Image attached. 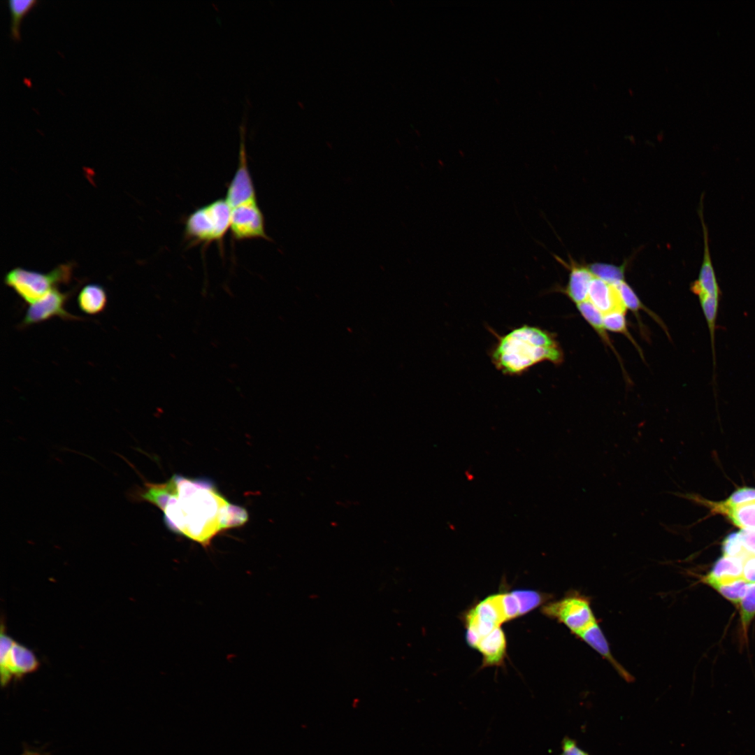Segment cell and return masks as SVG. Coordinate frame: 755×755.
Here are the masks:
<instances>
[{"label": "cell", "mask_w": 755, "mask_h": 755, "mask_svg": "<svg viewBox=\"0 0 755 755\" xmlns=\"http://www.w3.org/2000/svg\"><path fill=\"white\" fill-rule=\"evenodd\" d=\"M152 505L163 512L171 531L203 547L220 533L241 526L248 519L246 510L229 502L211 481L180 475L157 483Z\"/></svg>", "instance_id": "cell-1"}, {"label": "cell", "mask_w": 755, "mask_h": 755, "mask_svg": "<svg viewBox=\"0 0 755 755\" xmlns=\"http://www.w3.org/2000/svg\"><path fill=\"white\" fill-rule=\"evenodd\" d=\"M496 337L489 355L503 375L519 376L540 362L563 361V352L554 334L538 326L524 324Z\"/></svg>", "instance_id": "cell-2"}, {"label": "cell", "mask_w": 755, "mask_h": 755, "mask_svg": "<svg viewBox=\"0 0 755 755\" xmlns=\"http://www.w3.org/2000/svg\"><path fill=\"white\" fill-rule=\"evenodd\" d=\"M231 217V209L224 198L200 206L185 218V240L190 245L222 242L230 230Z\"/></svg>", "instance_id": "cell-3"}, {"label": "cell", "mask_w": 755, "mask_h": 755, "mask_svg": "<svg viewBox=\"0 0 755 755\" xmlns=\"http://www.w3.org/2000/svg\"><path fill=\"white\" fill-rule=\"evenodd\" d=\"M71 274V264H60L48 273L16 267L5 275L4 282L22 300L31 304L59 284L69 282Z\"/></svg>", "instance_id": "cell-4"}, {"label": "cell", "mask_w": 755, "mask_h": 755, "mask_svg": "<svg viewBox=\"0 0 755 755\" xmlns=\"http://www.w3.org/2000/svg\"><path fill=\"white\" fill-rule=\"evenodd\" d=\"M542 612L565 625L577 638L598 624L589 599L576 591L547 603L542 607Z\"/></svg>", "instance_id": "cell-5"}, {"label": "cell", "mask_w": 755, "mask_h": 755, "mask_svg": "<svg viewBox=\"0 0 755 755\" xmlns=\"http://www.w3.org/2000/svg\"><path fill=\"white\" fill-rule=\"evenodd\" d=\"M466 641L475 648L480 640L506 621L502 594H494L480 601L466 614Z\"/></svg>", "instance_id": "cell-6"}, {"label": "cell", "mask_w": 755, "mask_h": 755, "mask_svg": "<svg viewBox=\"0 0 755 755\" xmlns=\"http://www.w3.org/2000/svg\"><path fill=\"white\" fill-rule=\"evenodd\" d=\"M4 626L1 629L0 670L1 681L6 685L13 678H19L36 670L39 661L34 652L15 642L7 635Z\"/></svg>", "instance_id": "cell-7"}, {"label": "cell", "mask_w": 755, "mask_h": 755, "mask_svg": "<svg viewBox=\"0 0 755 755\" xmlns=\"http://www.w3.org/2000/svg\"><path fill=\"white\" fill-rule=\"evenodd\" d=\"M239 134L238 164L224 198L231 208L243 203L257 201L255 187L247 165L246 126L243 120L239 126Z\"/></svg>", "instance_id": "cell-8"}, {"label": "cell", "mask_w": 755, "mask_h": 755, "mask_svg": "<svg viewBox=\"0 0 755 755\" xmlns=\"http://www.w3.org/2000/svg\"><path fill=\"white\" fill-rule=\"evenodd\" d=\"M231 209L230 232L235 240H269L266 232L264 216L258 201L243 203Z\"/></svg>", "instance_id": "cell-9"}, {"label": "cell", "mask_w": 755, "mask_h": 755, "mask_svg": "<svg viewBox=\"0 0 755 755\" xmlns=\"http://www.w3.org/2000/svg\"><path fill=\"white\" fill-rule=\"evenodd\" d=\"M69 292H62L57 287L29 305L20 324L21 328L45 322L59 317L66 320H78L79 317L66 310L65 305L70 297Z\"/></svg>", "instance_id": "cell-10"}, {"label": "cell", "mask_w": 755, "mask_h": 755, "mask_svg": "<svg viewBox=\"0 0 755 755\" xmlns=\"http://www.w3.org/2000/svg\"><path fill=\"white\" fill-rule=\"evenodd\" d=\"M553 257L569 271L568 281L566 287L557 286L554 290L563 293L575 304L588 300L589 286L594 275L587 265L577 263L571 257H569L568 262H566L556 254H553Z\"/></svg>", "instance_id": "cell-11"}, {"label": "cell", "mask_w": 755, "mask_h": 755, "mask_svg": "<svg viewBox=\"0 0 755 755\" xmlns=\"http://www.w3.org/2000/svg\"><path fill=\"white\" fill-rule=\"evenodd\" d=\"M588 300L603 315L626 310L617 287L596 277L591 282Z\"/></svg>", "instance_id": "cell-12"}, {"label": "cell", "mask_w": 755, "mask_h": 755, "mask_svg": "<svg viewBox=\"0 0 755 755\" xmlns=\"http://www.w3.org/2000/svg\"><path fill=\"white\" fill-rule=\"evenodd\" d=\"M476 649L482 654L483 667L501 665L506 653V638L503 630L498 627L483 637Z\"/></svg>", "instance_id": "cell-13"}, {"label": "cell", "mask_w": 755, "mask_h": 755, "mask_svg": "<svg viewBox=\"0 0 755 755\" xmlns=\"http://www.w3.org/2000/svg\"><path fill=\"white\" fill-rule=\"evenodd\" d=\"M744 561L745 560L740 557L723 556L716 561L703 581L705 583H724L742 578Z\"/></svg>", "instance_id": "cell-14"}, {"label": "cell", "mask_w": 755, "mask_h": 755, "mask_svg": "<svg viewBox=\"0 0 755 755\" xmlns=\"http://www.w3.org/2000/svg\"><path fill=\"white\" fill-rule=\"evenodd\" d=\"M107 303V294L105 289L98 284H89L84 286L78 296V304L80 309L88 315H96L102 312Z\"/></svg>", "instance_id": "cell-15"}, {"label": "cell", "mask_w": 755, "mask_h": 755, "mask_svg": "<svg viewBox=\"0 0 755 755\" xmlns=\"http://www.w3.org/2000/svg\"><path fill=\"white\" fill-rule=\"evenodd\" d=\"M715 512L726 515L734 524L742 528L755 529V500Z\"/></svg>", "instance_id": "cell-16"}, {"label": "cell", "mask_w": 755, "mask_h": 755, "mask_svg": "<svg viewBox=\"0 0 755 755\" xmlns=\"http://www.w3.org/2000/svg\"><path fill=\"white\" fill-rule=\"evenodd\" d=\"M705 584L716 589L735 605H740L749 585L743 578L724 583L708 582Z\"/></svg>", "instance_id": "cell-17"}, {"label": "cell", "mask_w": 755, "mask_h": 755, "mask_svg": "<svg viewBox=\"0 0 755 755\" xmlns=\"http://www.w3.org/2000/svg\"><path fill=\"white\" fill-rule=\"evenodd\" d=\"M576 305L577 310L584 319L591 326L605 343L610 345V339L606 333V329L603 324V314L589 300Z\"/></svg>", "instance_id": "cell-18"}, {"label": "cell", "mask_w": 755, "mask_h": 755, "mask_svg": "<svg viewBox=\"0 0 755 755\" xmlns=\"http://www.w3.org/2000/svg\"><path fill=\"white\" fill-rule=\"evenodd\" d=\"M37 2V0H8L7 3L10 13V36L13 41H19L20 22L22 17Z\"/></svg>", "instance_id": "cell-19"}, {"label": "cell", "mask_w": 755, "mask_h": 755, "mask_svg": "<svg viewBox=\"0 0 755 755\" xmlns=\"http://www.w3.org/2000/svg\"><path fill=\"white\" fill-rule=\"evenodd\" d=\"M594 277L599 278L610 284H616L624 280L626 264L617 266L605 263H593L587 265Z\"/></svg>", "instance_id": "cell-20"}, {"label": "cell", "mask_w": 755, "mask_h": 755, "mask_svg": "<svg viewBox=\"0 0 755 755\" xmlns=\"http://www.w3.org/2000/svg\"><path fill=\"white\" fill-rule=\"evenodd\" d=\"M517 597L520 606V615H524L538 606L543 605L552 596L533 590H516L512 591Z\"/></svg>", "instance_id": "cell-21"}, {"label": "cell", "mask_w": 755, "mask_h": 755, "mask_svg": "<svg viewBox=\"0 0 755 755\" xmlns=\"http://www.w3.org/2000/svg\"><path fill=\"white\" fill-rule=\"evenodd\" d=\"M739 605L741 623L746 632L750 622L755 616V583L749 585L747 592Z\"/></svg>", "instance_id": "cell-22"}, {"label": "cell", "mask_w": 755, "mask_h": 755, "mask_svg": "<svg viewBox=\"0 0 755 755\" xmlns=\"http://www.w3.org/2000/svg\"><path fill=\"white\" fill-rule=\"evenodd\" d=\"M613 285L617 287L626 309H629L634 313H637L640 310H645L649 312L627 282L622 280Z\"/></svg>", "instance_id": "cell-23"}, {"label": "cell", "mask_w": 755, "mask_h": 755, "mask_svg": "<svg viewBox=\"0 0 755 755\" xmlns=\"http://www.w3.org/2000/svg\"><path fill=\"white\" fill-rule=\"evenodd\" d=\"M755 500V489L742 488L735 491L727 500L721 503H711L715 511L721 508L737 506Z\"/></svg>", "instance_id": "cell-24"}, {"label": "cell", "mask_w": 755, "mask_h": 755, "mask_svg": "<svg viewBox=\"0 0 755 755\" xmlns=\"http://www.w3.org/2000/svg\"><path fill=\"white\" fill-rule=\"evenodd\" d=\"M626 312L617 311L603 315V324L606 330L619 333L627 336L632 340V338L627 329L625 317Z\"/></svg>", "instance_id": "cell-25"}, {"label": "cell", "mask_w": 755, "mask_h": 755, "mask_svg": "<svg viewBox=\"0 0 755 755\" xmlns=\"http://www.w3.org/2000/svg\"><path fill=\"white\" fill-rule=\"evenodd\" d=\"M724 556L740 557L745 560L749 556L745 551L739 533H731L723 542Z\"/></svg>", "instance_id": "cell-26"}, {"label": "cell", "mask_w": 755, "mask_h": 755, "mask_svg": "<svg viewBox=\"0 0 755 755\" xmlns=\"http://www.w3.org/2000/svg\"><path fill=\"white\" fill-rule=\"evenodd\" d=\"M502 600L506 621L512 620L520 616L519 603L512 592L502 594Z\"/></svg>", "instance_id": "cell-27"}, {"label": "cell", "mask_w": 755, "mask_h": 755, "mask_svg": "<svg viewBox=\"0 0 755 755\" xmlns=\"http://www.w3.org/2000/svg\"><path fill=\"white\" fill-rule=\"evenodd\" d=\"M738 533L748 556H755V529L742 528Z\"/></svg>", "instance_id": "cell-28"}, {"label": "cell", "mask_w": 755, "mask_h": 755, "mask_svg": "<svg viewBox=\"0 0 755 755\" xmlns=\"http://www.w3.org/2000/svg\"><path fill=\"white\" fill-rule=\"evenodd\" d=\"M559 755H589L581 749L576 741L565 736L561 741V752Z\"/></svg>", "instance_id": "cell-29"}, {"label": "cell", "mask_w": 755, "mask_h": 755, "mask_svg": "<svg viewBox=\"0 0 755 755\" xmlns=\"http://www.w3.org/2000/svg\"><path fill=\"white\" fill-rule=\"evenodd\" d=\"M742 578L748 583H755V556H749L745 560Z\"/></svg>", "instance_id": "cell-30"}]
</instances>
